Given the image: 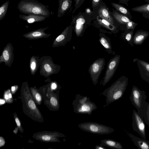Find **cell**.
I'll return each instance as SVG.
<instances>
[{"instance_id":"6da1fadb","label":"cell","mask_w":149,"mask_h":149,"mask_svg":"<svg viewBox=\"0 0 149 149\" xmlns=\"http://www.w3.org/2000/svg\"><path fill=\"white\" fill-rule=\"evenodd\" d=\"M128 79L122 76L114 82L111 86L100 93L106 97V104L104 107L121 98L126 89Z\"/></svg>"},{"instance_id":"7a4b0ae2","label":"cell","mask_w":149,"mask_h":149,"mask_svg":"<svg viewBox=\"0 0 149 149\" xmlns=\"http://www.w3.org/2000/svg\"><path fill=\"white\" fill-rule=\"evenodd\" d=\"M21 93L23 108L26 112V114H28V116L35 120L42 121L43 120L42 116L30 93L27 82L23 83Z\"/></svg>"},{"instance_id":"3957f363","label":"cell","mask_w":149,"mask_h":149,"mask_svg":"<svg viewBox=\"0 0 149 149\" xmlns=\"http://www.w3.org/2000/svg\"><path fill=\"white\" fill-rule=\"evenodd\" d=\"M17 8L20 13L25 15H38L47 17L50 15L48 7L36 0H21Z\"/></svg>"},{"instance_id":"277c9868","label":"cell","mask_w":149,"mask_h":149,"mask_svg":"<svg viewBox=\"0 0 149 149\" xmlns=\"http://www.w3.org/2000/svg\"><path fill=\"white\" fill-rule=\"evenodd\" d=\"M72 105L74 112L77 114H85L91 115L97 107L95 103L91 101L90 98L79 94L75 95Z\"/></svg>"},{"instance_id":"5b68a950","label":"cell","mask_w":149,"mask_h":149,"mask_svg":"<svg viewBox=\"0 0 149 149\" xmlns=\"http://www.w3.org/2000/svg\"><path fill=\"white\" fill-rule=\"evenodd\" d=\"M40 74L46 78L58 73L61 70V66L55 64L52 58L45 56L40 58Z\"/></svg>"},{"instance_id":"8992f818","label":"cell","mask_w":149,"mask_h":149,"mask_svg":"<svg viewBox=\"0 0 149 149\" xmlns=\"http://www.w3.org/2000/svg\"><path fill=\"white\" fill-rule=\"evenodd\" d=\"M81 130L90 133L104 135L112 133L115 130L112 128L99 123L93 122H87L81 123L78 125Z\"/></svg>"},{"instance_id":"52a82bcc","label":"cell","mask_w":149,"mask_h":149,"mask_svg":"<svg viewBox=\"0 0 149 149\" xmlns=\"http://www.w3.org/2000/svg\"><path fill=\"white\" fill-rule=\"evenodd\" d=\"M129 98L132 104L137 109V112L140 114L147 98L145 92L133 85Z\"/></svg>"},{"instance_id":"ba28073f","label":"cell","mask_w":149,"mask_h":149,"mask_svg":"<svg viewBox=\"0 0 149 149\" xmlns=\"http://www.w3.org/2000/svg\"><path fill=\"white\" fill-rule=\"evenodd\" d=\"M105 65V59L103 58H100L95 61L90 65L88 72L91 80L95 86L98 82L99 76Z\"/></svg>"},{"instance_id":"9c48e42d","label":"cell","mask_w":149,"mask_h":149,"mask_svg":"<svg viewBox=\"0 0 149 149\" xmlns=\"http://www.w3.org/2000/svg\"><path fill=\"white\" fill-rule=\"evenodd\" d=\"M132 118V126L133 130L142 138L146 139L145 126L143 118L135 110L133 111Z\"/></svg>"},{"instance_id":"30bf717a","label":"cell","mask_w":149,"mask_h":149,"mask_svg":"<svg viewBox=\"0 0 149 149\" xmlns=\"http://www.w3.org/2000/svg\"><path fill=\"white\" fill-rule=\"evenodd\" d=\"M119 55H116L111 58L108 62L104 76L102 84L105 86L111 79L117 68L120 60Z\"/></svg>"},{"instance_id":"8fae6325","label":"cell","mask_w":149,"mask_h":149,"mask_svg":"<svg viewBox=\"0 0 149 149\" xmlns=\"http://www.w3.org/2000/svg\"><path fill=\"white\" fill-rule=\"evenodd\" d=\"M73 27L70 26L66 27L62 32L54 40L52 45L53 47L64 46L71 39Z\"/></svg>"},{"instance_id":"7c38bea8","label":"cell","mask_w":149,"mask_h":149,"mask_svg":"<svg viewBox=\"0 0 149 149\" xmlns=\"http://www.w3.org/2000/svg\"><path fill=\"white\" fill-rule=\"evenodd\" d=\"M14 48L11 43H9L4 47L0 56V64L4 62L6 66L10 67L14 61Z\"/></svg>"},{"instance_id":"4fadbf2b","label":"cell","mask_w":149,"mask_h":149,"mask_svg":"<svg viewBox=\"0 0 149 149\" xmlns=\"http://www.w3.org/2000/svg\"><path fill=\"white\" fill-rule=\"evenodd\" d=\"M64 134L59 132H44L38 133L36 138L38 140L46 142L60 141L58 138L64 137Z\"/></svg>"},{"instance_id":"5bb4252c","label":"cell","mask_w":149,"mask_h":149,"mask_svg":"<svg viewBox=\"0 0 149 149\" xmlns=\"http://www.w3.org/2000/svg\"><path fill=\"white\" fill-rule=\"evenodd\" d=\"M48 28L49 27L40 28L25 33L23 35V36L30 40L46 38L51 35V34L46 33L45 32Z\"/></svg>"},{"instance_id":"9a60e30c","label":"cell","mask_w":149,"mask_h":149,"mask_svg":"<svg viewBox=\"0 0 149 149\" xmlns=\"http://www.w3.org/2000/svg\"><path fill=\"white\" fill-rule=\"evenodd\" d=\"M127 135L134 145L139 149H149V141L139 138L126 131Z\"/></svg>"},{"instance_id":"2e32d148","label":"cell","mask_w":149,"mask_h":149,"mask_svg":"<svg viewBox=\"0 0 149 149\" xmlns=\"http://www.w3.org/2000/svg\"><path fill=\"white\" fill-rule=\"evenodd\" d=\"M137 63L141 78L149 83V63L139 60H137Z\"/></svg>"},{"instance_id":"e0dca14e","label":"cell","mask_w":149,"mask_h":149,"mask_svg":"<svg viewBox=\"0 0 149 149\" xmlns=\"http://www.w3.org/2000/svg\"><path fill=\"white\" fill-rule=\"evenodd\" d=\"M19 17L22 20L26 21L29 24L39 22L45 20L47 17L41 15L36 14H20Z\"/></svg>"},{"instance_id":"ac0fdd59","label":"cell","mask_w":149,"mask_h":149,"mask_svg":"<svg viewBox=\"0 0 149 149\" xmlns=\"http://www.w3.org/2000/svg\"><path fill=\"white\" fill-rule=\"evenodd\" d=\"M72 3V0H58V7L57 16L61 17L70 8Z\"/></svg>"},{"instance_id":"d6986e66","label":"cell","mask_w":149,"mask_h":149,"mask_svg":"<svg viewBox=\"0 0 149 149\" xmlns=\"http://www.w3.org/2000/svg\"><path fill=\"white\" fill-rule=\"evenodd\" d=\"M98 13L100 17L109 22L112 24L114 25V20L113 17L108 9L104 6H101L98 10Z\"/></svg>"},{"instance_id":"ffe728a7","label":"cell","mask_w":149,"mask_h":149,"mask_svg":"<svg viewBox=\"0 0 149 149\" xmlns=\"http://www.w3.org/2000/svg\"><path fill=\"white\" fill-rule=\"evenodd\" d=\"M100 143L104 146L115 149H123L121 143L111 139H104L101 140Z\"/></svg>"},{"instance_id":"44dd1931","label":"cell","mask_w":149,"mask_h":149,"mask_svg":"<svg viewBox=\"0 0 149 149\" xmlns=\"http://www.w3.org/2000/svg\"><path fill=\"white\" fill-rule=\"evenodd\" d=\"M40 58L39 56H32L30 59V72L33 75H35L40 67Z\"/></svg>"},{"instance_id":"7402d4cb","label":"cell","mask_w":149,"mask_h":149,"mask_svg":"<svg viewBox=\"0 0 149 149\" xmlns=\"http://www.w3.org/2000/svg\"><path fill=\"white\" fill-rule=\"evenodd\" d=\"M111 4L118 12L122 14L127 17L131 19H132V17L129 9L118 3H111Z\"/></svg>"},{"instance_id":"603a6c76","label":"cell","mask_w":149,"mask_h":149,"mask_svg":"<svg viewBox=\"0 0 149 149\" xmlns=\"http://www.w3.org/2000/svg\"><path fill=\"white\" fill-rule=\"evenodd\" d=\"M113 15L116 21L121 24L126 25L128 23L132 21L127 17L116 11L114 12Z\"/></svg>"},{"instance_id":"cb8c5ba5","label":"cell","mask_w":149,"mask_h":149,"mask_svg":"<svg viewBox=\"0 0 149 149\" xmlns=\"http://www.w3.org/2000/svg\"><path fill=\"white\" fill-rule=\"evenodd\" d=\"M144 121L149 127V103L146 101L140 114Z\"/></svg>"},{"instance_id":"d4e9b609","label":"cell","mask_w":149,"mask_h":149,"mask_svg":"<svg viewBox=\"0 0 149 149\" xmlns=\"http://www.w3.org/2000/svg\"><path fill=\"white\" fill-rule=\"evenodd\" d=\"M149 34L147 31L142 30L138 31L136 32L134 37V42L136 44L142 42L145 37H147Z\"/></svg>"},{"instance_id":"484cf974","label":"cell","mask_w":149,"mask_h":149,"mask_svg":"<svg viewBox=\"0 0 149 149\" xmlns=\"http://www.w3.org/2000/svg\"><path fill=\"white\" fill-rule=\"evenodd\" d=\"M97 19L98 23L101 26L111 31L114 30L116 27L109 22L99 17H97Z\"/></svg>"},{"instance_id":"4316f807","label":"cell","mask_w":149,"mask_h":149,"mask_svg":"<svg viewBox=\"0 0 149 149\" xmlns=\"http://www.w3.org/2000/svg\"><path fill=\"white\" fill-rule=\"evenodd\" d=\"M131 10L134 11L148 15H149V3L133 7Z\"/></svg>"},{"instance_id":"83f0119b","label":"cell","mask_w":149,"mask_h":149,"mask_svg":"<svg viewBox=\"0 0 149 149\" xmlns=\"http://www.w3.org/2000/svg\"><path fill=\"white\" fill-rule=\"evenodd\" d=\"M9 1L8 0L0 7V21L5 17L8 10Z\"/></svg>"},{"instance_id":"f1b7e54d","label":"cell","mask_w":149,"mask_h":149,"mask_svg":"<svg viewBox=\"0 0 149 149\" xmlns=\"http://www.w3.org/2000/svg\"><path fill=\"white\" fill-rule=\"evenodd\" d=\"M31 93L36 101L39 104L42 101V97L40 93L35 89L31 88Z\"/></svg>"},{"instance_id":"f546056e","label":"cell","mask_w":149,"mask_h":149,"mask_svg":"<svg viewBox=\"0 0 149 149\" xmlns=\"http://www.w3.org/2000/svg\"><path fill=\"white\" fill-rule=\"evenodd\" d=\"M99 41L101 44L106 49H111V47L107 39L104 37H101Z\"/></svg>"},{"instance_id":"4dcf8cb0","label":"cell","mask_w":149,"mask_h":149,"mask_svg":"<svg viewBox=\"0 0 149 149\" xmlns=\"http://www.w3.org/2000/svg\"><path fill=\"white\" fill-rule=\"evenodd\" d=\"M50 103L51 105L55 107H58L59 106L58 100L56 97L52 96L50 99Z\"/></svg>"},{"instance_id":"1f68e13d","label":"cell","mask_w":149,"mask_h":149,"mask_svg":"<svg viewBox=\"0 0 149 149\" xmlns=\"http://www.w3.org/2000/svg\"><path fill=\"white\" fill-rule=\"evenodd\" d=\"M137 24V23L132 21L127 24L126 25L127 28V29H134Z\"/></svg>"},{"instance_id":"d6a6232c","label":"cell","mask_w":149,"mask_h":149,"mask_svg":"<svg viewBox=\"0 0 149 149\" xmlns=\"http://www.w3.org/2000/svg\"><path fill=\"white\" fill-rule=\"evenodd\" d=\"M15 122L17 125V126L20 131H23V130L21 127V124L18 118L17 117V116H15Z\"/></svg>"},{"instance_id":"836d02e7","label":"cell","mask_w":149,"mask_h":149,"mask_svg":"<svg viewBox=\"0 0 149 149\" xmlns=\"http://www.w3.org/2000/svg\"><path fill=\"white\" fill-rule=\"evenodd\" d=\"M85 20L83 17L78 18L76 21V23H79L82 24H84L85 22Z\"/></svg>"},{"instance_id":"e575fe53","label":"cell","mask_w":149,"mask_h":149,"mask_svg":"<svg viewBox=\"0 0 149 149\" xmlns=\"http://www.w3.org/2000/svg\"><path fill=\"white\" fill-rule=\"evenodd\" d=\"M133 31H131L130 32L127 34L126 35L125 38L127 41H129L132 37V33Z\"/></svg>"},{"instance_id":"d590c367","label":"cell","mask_w":149,"mask_h":149,"mask_svg":"<svg viewBox=\"0 0 149 149\" xmlns=\"http://www.w3.org/2000/svg\"><path fill=\"white\" fill-rule=\"evenodd\" d=\"M100 1V0H92V5L93 7H95L98 5Z\"/></svg>"},{"instance_id":"8d00e7d4","label":"cell","mask_w":149,"mask_h":149,"mask_svg":"<svg viewBox=\"0 0 149 149\" xmlns=\"http://www.w3.org/2000/svg\"><path fill=\"white\" fill-rule=\"evenodd\" d=\"M5 139L3 137L1 136L0 137V147H1L5 145Z\"/></svg>"},{"instance_id":"74e56055","label":"cell","mask_w":149,"mask_h":149,"mask_svg":"<svg viewBox=\"0 0 149 149\" xmlns=\"http://www.w3.org/2000/svg\"><path fill=\"white\" fill-rule=\"evenodd\" d=\"M104 146L101 144V143L99 145H96L95 147V149H107Z\"/></svg>"},{"instance_id":"f35d334b","label":"cell","mask_w":149,"mask_h":149,"mask_svg":"<svg viewBox=\"0 0 149 149\" xmlns=\"http://www.w3.org/2000/svg\"><path fill=\"white\" fill-rule=\"evenodd\" d=\"M119 1V2L123 3L128 6V2L130 0H118Z\"/></svg>"},{"instance_id":"ab89813d","label":"cell","mask_w":149,"mask_h":149,"mask_svg":"<svg viewBox=\"0 0 149 149\" xmlns=\"http://www.w3.org/2000/svg\"><path fill=\"white\" fill-rule=\"evenodd\" d=\"M57 86L56 84L55 83H53L52 84L51 88L53 89H56V88Z\"/></svg>"},{"instance_id":"60d3db41","label":"cell","mask_w":149,"mask_h":149,"mask_svg":"<svg viewBox=\"0 0 149 149\" xmlns=\"http://www.w3.org/2000/svg\"><path fill=\"white\" fill-rule=\"evenodd\" d=\"M17 87V86H13L11 88V91L12 92H14L16 90V87Z\"/></svg>"},{"instance_id":"b9f144b4","label":"cell","mask_w":149,"mask_h":149,"mask_svg":"<svg viewBox=\"0 0 149 149\" xmlns=\"http://www.w3.org/2000/svg\"><path fill=\"white\" fill-rule=\"evenodd\" d=\"M86 12L87 13L90 14L91 13V11L90 9L89 8H87L86 10Z\"/></svg>"},{"instance_id":"7bdbcfd3","label":"cell","mask_w":149,"mask_h":149,"mask_svg":"<svg viewBox=\"0 0 149 149\" xmlns=\"http://www.w3.org/2000/svg\"><path fill=\"white\" fill-rule=\"evenodd\" d=\"M0 103L1 105L5 103V101L3 99H1L0 100Z\"/></svg>"},{"instance_id":"ee69618b","label":"cell","mask_w":149,"mask_h":149,"mask_svg":"<svg viewBox=\"0 0 149 149\" xmlns=\"http://www.w3.org/2000/svg\"><path fill=\"white\" fill-rule=\"evenodd\" d=\"M18 127H16L15 130L14 131V133H15V134H16L17 133L18 131Z\"/></svg>"},{"instance_id":"f6af8a7d","label":"cell","mask_w":149,"mask_h":149,"mask_svg":"<svg viewBox=\"0 0 149 149\" xmlns=\"http://www.w3.org/2000/svg\"><path fill=\"white\" fill-rule=\"evenodd\" d=\"M9 98H11L12 97V95L10 93V92H9Z\"/></svg>"},{"instance_id":"bcb514c9","label":"cell","mask_w":149,"mask_h":149,"mask_svg":"<svg viewBox=\"0 0 149 149\" xmlns=\"http://www.w3.org/2000/svg\"><path fill=\"white\" fill-rule=\"evenodd\" d=\"M148 3H149V0H145Z\"/></svg>"},{"instance_id":"7dc6e473","label":"cell","mask_w":149,"mask_h":149,"mask_svg":"<svg viewBox=\"0 0 149 149\" xmlns=\"http://www.w3.org/2000/svg\"><path fill=\"white\" fill-rule=\"evenodd\" d=\"M148 17H147V18H148V19H149V15H148Z\"/></svg>"},{"instance_id":"c3c4849f","label":"cell","mask_w":149,"mask_h":149,"mask_svg":"<svg viewBox=\"0 0 149 149\" xmlns=\"http://www.w3.org/2000/svg\"><path fill=\"white\" fill-rule=\"evenodd\" d=\"M74 1H75V0H74Z\"/></svg>"}]
</instances>
